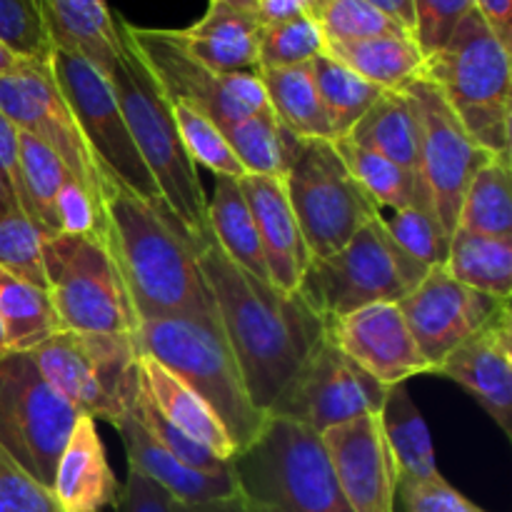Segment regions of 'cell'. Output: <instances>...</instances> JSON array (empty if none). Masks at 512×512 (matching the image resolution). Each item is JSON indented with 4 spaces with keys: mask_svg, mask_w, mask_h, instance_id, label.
<instances>
[{
    "mask_svg": "<svg viewBox=\"0 0 512 512\" xmlns=\"http://www.w3.org/2000/svg\"><path fill=\"white\" fill-rule=\"evenodd\" d=\"M458 228L493 238H512L510 155H493L480 165L465 188Z\"/></svg>",
    "mask_w": 512,
    "mask_h": 512,
    "instance_id": "cell-35",
    "label": "cell"
},
{
    "mask_svg": "<svg viewBox=\"0 0 512 512\" xmlns=\"http://www.w3.org/2000/svg\"><path fill=\"white\" fill-rule=\"evenodd\" d=\"M260 85L265 100L288 133L298 138L333 140L328 115L315 85L313 65H290V68H260Z\"/></svg>",
    "mask_w": 512,
    "mask_h": 512,
    "instance_id": "cell-29",
    "label": "cell"
},
{
    "mask_svg": "<svg viewBox=\"0 0 512 512\" xmlns=\"http://www.w3.org/2000/svg\"><path fill=\"white\" fill-rule=\"evenodd\" d=\"M508 303L458 283L445 268H430L398 308L430 373H435L468 335Z\"/></svg>",
    "mask_w": 512,
    "mask_h": 512,
    "instance_id": "cell-17",
    "label": "cell"
},
{
    "mask_svg": "<svg viewBox=\"0 0 512 512\" xmlns=\"http://www.w3.org/2000/svg\"><path fill=\"white\" fill-rule=\"evenodd\" d=\"M0 355H5V340H3V328H0Z\"/></svg>",
    "mask_w": 512,
    "mask_h": 512,
    "instance_id": "cell-59",
    "label": "cell"
},
{
    "mask_svg": "<svg viewBox=\"0 0 512 512\" xmlns=\"http://www.w3.org/2000/svg\"><path fill=\"white\" fill-rule=\"evenodd\" d=\"M55 225H58V233L105 240L103 200L95 198L85 185L68 175L55 195Z\"/></svg>",
    "mask_w": 512,
    "mask_h": 512,
    "instance_id": "cell-46",
    "label": "cell"
},
{
    "mask_svg": "<svg viewBox=\"0 0 512 512\" xmlns=\"http://www.w3.org/2000/svg\"><path fill=\"white\" fill-rule=\"evenodd\" d=\"M20 133V130H18ZM18 170H20V198L18 205L23 213L38 225L40 233H58L55 225V195L68 178L70 170L63 160L45 143L28 133L18 135Z\"/></svg>",
    "mask_w": 512,
    "mask_h": 512,
    "instance_id": "cell-36",
    "label": "cell"
},
{
    "mask_svg": "<svg viewBox=\"0 0 512 512\" xmlns=\"http://www.w3.org/2000/svg\"><path fill=\"white\" fill-rule=\"evenodd\" d=\"M140 385H143L145 395L153 400L155 410L168 423H173L188 438L198 440L200 445L213 450L225 463L235 458L238 450H235V443L230 440L225 425L220 423L213 408L193 388H188L178 375L165 370L148 355H140Z\"/></svg>",
    "mask_w": 512,
    "mask_h": 512,
    "instance_id": "cell-25",
    "label": "cell"
},
{
    "mask_svg": "<svg viewBox=\"0 0 512 512\" xmlns=\"http://www.w3.org/2000/svg\"><path fill=\"white\" fill-rule=\"evenodd\" d=\"M420 113L408 88L383 90L348 133L350 143L368 148L403 168L420 173Z\"/></svg>",
    "mask_w": 512,
    "mask_h": 512,
    "instance_id": "cell-27",
    "label": "cell"
},
{
    "mask_svg": "<svg viewBox=\"0 0 512 512\" xmlns=\"http://www.w3.org/2000/svg\"><path fill=\"white\" fill-rule=\"evenodd\" d=\"M198 260L250 403L270 415L325 340L328 323L300 293H283L230 263L213 238Z\"/></svg>",
    "mask_w": 512,
    "mask_h": 512,
    "instance_id": "cell-1",
    "label": "cell"
},
{
    "mask_svg": "<svg viewBox=\"0 0 512 512\" xmlns=\"http://www.w3.org/2000/svg\"><path fill=\"white\" fill-rule=\"evenodd\" d=\"M323 3H325V0H315V8L320 10V5H323Z\"/></svg>",
    "mask_w": 512,
    "mask_h": 512,
    "instance_id": "cell-60",
    "label": "cell"
},
{
    "mask_svg": "<svg viewBox=\"0 0 512 512\" xmlns=\"http://www.w3.org/2000/svg\"><path fill=\"white\" fill-rule=\"evenodd\" d=\"M13 205H18V200H15L13 190H10V185L5 183L3 175H0V213H5V210L13 208Z\"/></svg>",
    "mask_w": 512,
    "mask_h": 512,
    "instance_id": "cell-57",
    "label": "cell"
},
{
    "mask_svg": "<svg viewBox=\"0 0 512 512\" xmlns=\"http://www.w3.org/2000/svg\"><path fill=\"white\" fill-rule=\"evenodd\" d=\"M230 473L245 512H353L320 435L295 420L268 415L253 443L230 460Z\"/></svg>",
    "mask_w": 512,
    "mask_h": 512,
    "instance_id": "cell-5",
    "label": "cell"
},
{
    "mask_svg": "<svg viewBox=\"0 0 512 512\" xmlns=\"http://www.w3.org/2000/svg\"><path fill=\"white\" fill-rule=\"evenodd\" d=\"M55 48L75 50L103 75L123 50L118 20L105 0H40Z\"/></svg>",
    "mask_w": 512,
    "mask_h": 512,
    "instance_id": "cell-26",
    "label": "cell"
},
{
    "mask_svg": "<svg viewBox=\"0 0 512 512\" xmlns=\"http://www.w3.org/2000/svg\"><path fill=\"white\" fill-rule=\"evenodd\" d=\"M395 505L403 512H488L458 493L443 475L430 480H400Z\"/></svg>",
    "mask_w": 512,
    "mask_h": 512,
    "instance_id": "cell-49",
    "label": "cell"
},
{
    "mask_svg": "<svg viewBox=\"0 0 512 512\" xmlns=\"http://www.w3.org/2000/svg\"><path fill=\"white\" fill-rule=\"evenodd\" d=\"M43 238L20 205L0 213V268L45 288Z\"/></svg>",
    "mask_w": 512,
    "mask_h": 512,
    "instance_id": "cell-43",
    "label": "cell"
},
{
    "mask_svg": "<svg viewBox=\"0 0 512 512\" xmlns=\"http://www.w3.org/2000/svg\"><path fill=\"white\" fill-rule=\"evenodd\" d=\"M43 273L63 330L135 335L138 318L103 238L48 235L43 238Z\"/></svg>",
    "mask_w": 512,
    "mask_h": 512,
    "instance_id": "cell-10",
    "label": "cell"
},
{
    "mask_svg": "<svg viewBox=\"0 0 512 512\" xmlns=\"http://www.w3.org/2000/svg\"><path fill=\"white\" fill-rule=\"evenodd\" d=\"M133 413H135V418H138L140 423L150 430V435H153L160 445H165V448H168L170 453L180 460V463L188 465V468L200 470V473H208V475L230 473V463L220 460L213 450H208L205 445H200L198 440L188 438L183 430L175 428L173 423H168V420H165L163 415L155 410L153 400L145 395L143 385H140V395H138V400H135Z\"/></svg>",
    "mask_w": 512,
    "mask_h": 512,
    "instance_id": "cell-45",
    "label": "cell"
},
{
    "mask_svg": "<svg viewBox=\"0 0 512 512\" xmlns=\"http://www.w3.org/2000/svg\"><path fill=\"white\" fill-rule=\"evenodd\" d=\"M408 93L418 103L420 128V175L433 195L435 215L443 223L445 233L453 235L458 228L460 203L468 183L480 165L493 155L470 140L460 120L450 110L448 100L430 80L418 78L408 85Z\"/></svg>",
    "mask_w": 512,
    "mask_h": 512,
    "instance_id": "cell-15",
    "label": "cell"
},
{
    "mask_svg": "<svg viewBox=\"0 0 512 512\" xmlns=\"http://www.w3.org/2000/svg\"><path fill=\"white\" fill-rule=\"evenodd\" d=\"M373 8H378L380 13L388 15L390 20L400 25L405 33L413 35L415 30V10H413V0H368Z\"/></svg>",
    "mask_w": 512,
    "mask_h": 512,
    "instance_id": "cell-54",
    "label": "cell"
},
{
    "mask_svg": "<svg viewBox=\"0 0 512 512\" xmlns=\"http://www.w3.org/2000/svg\"><path fill=\"white\" fill-rule=\"evenodd\" d=\"M225 140L230 143L233 153L243 163L248 175H270V178H283L288 168L290 140L293 133L278 123L270 105L255 110L248 118L228 125L223 130Z\"/></svg>",
    "mask_w": 512,
    "mask_h": 512,
    "instance_id": "cell-38",
    "label": "cell"
},
{
    "mask_svg": "<svg viewBox=\"0 0 512 512\" xmlns=\"http://www.w3.org/2000/svg\"><path fill=\"white\" fill-rule=\"evenodd\" d=\"M50 493L63 512H103L118 500L120 485L88 415H80L60 453Z\"/></svg>",
    "mask_w": 512,
    "mask_h": 512,
    "instance_id": "cell-22",
    "label": "cell"
},
{
    "mask_svg": "<svg viewBox=\"0 0 512 512\" xmlns=\"http://www.w3.org/2000/svg\"><path fill=\"white\" fill-rule=\"evenodd\" d=\"M170 110H173L180 140H183L185 150L195 165H203V168L213 170L215 175H228V178L238 180L248 175L238 155L225 140L223 130L208 115L195 110L193 105L180 103V100H170Z\"/></svg>",
    "mask_w": 512,
    "mask_h": 512,
    "instance_id": "cell-39",
    "label": "cell"
},
{
    "mask_svg": "<svg viewBox=\"0 0 512 512\" xmlns=\"http://www.w3.org/2000/svg\"><path fill=\"white\" fill-rule=\"evenodd\" d=\"M338 153L343 155L345 165L358 180L360 188L373 198L378 210H405V208H420L433 210V195H430L428 185H425L423 175L415 170L403 168V165L393 163V160L383 158V155L373 153L368 148L350 143L348 138L333 140Z\"/></svg>",
    "mask_w": 512,
    "mask_h": 512,
    "instance_id": "cell-33",
    "label": "cell"
},
{
    "mask_svg": "<svg viewBox=\"0 0 512 512\" xmlns=\"http://www.w3.org/2000/svg\"><path fill=\"white\" fill-rule=\"evenodd\" d=\"M135 343L140 355H148L178 375L213 408L238 453L263 430L268 415L250 403L233 348L215 310L145 320L138 323Z\"/></svg>",
    "mask_w": 512,
    "mask_h": 512,
    "instance_id": "cell-4",
    "label": "cell"
},
{
    "mask_svg": "<svg viewBox=\"0 0 512 512\" xmlns=\"http://www.w3.org/2000/svg\"><path fill=\"white\" fill-rule=\"evenodd\" d=\"M43 378L95 423L118 428L140 395V350L135 335L63 333L30 353Z\"/></svg>",
    "mask_w": 512,
    "mask_h": 512,
    "instance_id": "cell-8",
    "label": "cell"
},
{
    "mask_svg": "<svg viewBox=\"0 0 512 512\" xmlns=\"http://www.w3.org/2000/svg\"><path fill=\"white\" fill-rule=\"evenodd\" d=\"M118 25L165 98L193 105L220 130L268 105L258 73H215L185 53L173 30L133 28L125 20Z\"/></svg>",
    "mask_w": 512,
    "mask_h": 512,
    "instance_id": "cell-13",
    "label": "cell"
},
{
    "mask_svg": "<svg viewBox=\"0 0 512 512\" xmlns=\"http://www.w3.org/2000/svg\"><path fill=\"white\" fill-rule=\"evenodd\" d=\"M303 15H313V18H318L315 0H260L258 5L260 25L285 23V20L303 18Z\"/></svg>",
    "mask_w": 512,
    "mask_h": 512,
    "instance_id": "cell-53",
    "label": "cell"
},
{
    "mask_svg": "<svg viewBox=\"0 0 512 512\" xmlns=\"http://www.w3.org/2000/svg\"><path fill=\"white\" fill-rule=\"evenodd\" d=\"M0 43L28 63L50 65L55 45L40 0H0Z\"/></svg>",
    "mask_w": 512,
    "mask_h": 512,
    "instance_id": "cell-42",
    "label": "cell"
},
{
    "mask_svg": "<svg viewBox=\"0 0 512 512\" xmlns=\"http://www.w3.org/2000/svg\"><path fill=\"white\" fill-rule=\"evenodd\" d=\"M105 243L123 278L138 323L185 313H213L215 303L198 260V245L178 220L103 178Z\"/></svg>",
    "mask_w": 512,
    "mask_h": 512,
    "instance_id": "cell-2",
    "label": "cell"
},
{
    "mask_svg": "<svg viewBox=\"0 0 512 512\" xmlns=\"http://www.w3.org/2000/svg\"><path fill=\"white\" fill-rule=\"evenodd\" d=\"M23 63H25L23 58H18L13 50H8L3 43H0V75L15 73V70H20V65Z\"/></svg>",
    "mask_w": 512,
    "mask_h": 512,
    "instance_id": "cell-56",
    "label": "cell"
},
{
    "mask_svg": "<svg viewBox=\"0 0 512 512\" xmlns=\"http://www.w3.org/2000/svg\"><path fill=\"white\" fill-rule=\"evenodd\" d=\"M383 218L385 228L393 235L395 243L405 250L413 260H418L425 268H445L450 253V235L445 233L443 223L433 210L405 208L390 210V215Z\"/></svg>",
    "mask_w": 512,
    "mask_h": 512,
    "instance_id": "cell-41",
    "label": "cell"
},
{
    "mask_svg": "<svg viewBox=\"0 0 512 512\" xmlns=\"http://www.w3.org/2000/svg\"><path fill=\"white\" fill-rule=\"evenodd\" d=\"M0 328H3L5 353H33L38 345L63 333L48 290L3 268H0Z\"/></svg>",
    "mask_w": 512,
    "mask_h": 512,
    "instance_id": "cell-32",
    "label": "cell"
},
{
    "mask_svg": "<svg viewBox=\"0 0 512 512\" xmlns=\"http://www.w3.org/2000/svg\"><path fill=\"white\" fill-rule=\"evenodd\" d=\"M320 440L350 510H398V470L378 415H363L328 428L320 433Z\"/></svg>",
    "mask_w": 512,
    "mask_h": 512,
    "instance_id": "cell-18",
    "label": "cell"
},
{
    "mask_svg": "<svg viewBox=\"0 0 512 512\" xmlns=\"http://www.w3.org/2000/svg\"><path fill=\"white\" fill-rule=\"evenodd\" d=\"M225 3L233 5V8H238V10H248V13H258L260 0H225Z\"/></svg>",
    "mask_w": 512,
    "mask_h": 512,
    "instance_id": "cell-58",
    "label": "cell"
},
{
    "mask_svg": "<svg viewBox=\"0 0 512 512\" xmlns=\"http://www.w3.org/2000/svg\"><path fill=\"white\" fill-rule=\"evenodd\" d=\"M438 375L468 390L512 438V313L503 305L443 360Z\"/></svg>",
    "mask_w": 512,
    "mask_h": 512,
    "instance_id": "cell-20",
    "label": "cell"
},
{
    "mask_svg": "<svg viewBox=\"0 0 512 512\" xmlns=\"http://www.w3.org/2000/svg\"><path fill=\"white\" fill-rule=\"evenodd\" d=\"M235 500H238V498H235ZM238 512H245L243 505H240V500H238Z\"/></svg>",
    "mask_w": 512,
    "mask_h": 512,
    "instance_id": "cell-61",
    "label": "cell"
},
{
    "mask_svg": "<svg viewBox=\"0 0 512 512\" xmlns=\"http://www.w3.org/2000/svg\"><path fill=\"white\" fill-rule=\"evenodd\" d=\"M170 498L160 485L128 465V478L115 500V512H170Z\"/></svg>",
    "mask_w": 512,
    "mask_h": 512,
    "instance_id": "cell-50",
    "label": "cell"
},
{
    "mask_svg": "<svg viewBox=\"0 0 512 512\" xmlns=\"http://www.w3.org/2000/svg\"><path fill=\"white\" fill-rule=\"evenodd\" d=\"M328 338L385 388L430 373L398 303H375L328 320Z\"/></svg>",
    "mask_w": 512,
    "mask_h": 512,
    "instance_id": "cell-19",
    "label": "cell"
},
{
    "mask_svg": "<svg viewBox=\"0 0 512 512\" xmlns=\"http://www.w3.org/2000/svg\"><path fill=\"white\" fill-rule=\"evenodd\" d=\"M170 512H238V500L233 498H223V500H213V503H198V505H188V503H170Z\"/></svg>",
    "mask_w": 512,
    "mask_h": 512,
    "instance_id": "cell-55",
    "label": "cell"
},
{
    "mask_svg": "<svg viewBox=\"0 0 512 512\" xmlns=\"http://www.w3.org/2000/svg\"><path fill=\"white\" fill-rule=\"evenodd\" d=\"M310 65H313L315 85H318L330 130H333V140L348 138L355 123L368 113V108L378 100L383 90L360 78L348 65H343L328 53L313 58Z\"/></svg>",
    "mask_w": 512,
    "mask_h": 512,
    "instance_id": "cell-37",
    "label": "cell"
},
{
    "mask_svg": "<svg viewBox=\"0 0 512 512\" xmlns=\"http://www.w3.org/2000/svg\"><path fill=\"white\" fill-rule=\"evenodd\" d=\"M445 270L458 283L490 295L510 300L512 295V238L470 233L455 228L450 235V253Z\"/></svg>",
    "mask_w": 512,
    "mask_h": 512,
    "instance_id": "cell-34",
    "label": "cell"
},
{
    "mask_svg": "<svg viewBox=\"0 0 512 512\" xmlns=\"http://www.w3.org/2000/svg\"><path fill=\"white\" fill-rule=\"evenodd\" d=\"M325 53L380 90L408 88L423 75L425 65V55L410 35H375L350 43H330L325 45Z\"/></svg>",
    "mask_w": 512,
    "mask_h": 512,
    "instance_id": "cell-30",
    "label": "cell"
},
{
    "mask_svg": "<svg viewBox=\"0 0 512 512\" xmlns=\"http://www.w3.org/2000/svg\"><path fill=\"white\" fill-rule=\"evenodd\" d=\"M0 113L20 130L48 145L75 180L100 198L98 165L75 125L68 103L55 85L50 65L28 63L0 75Z\"/></svg>",
    "mask_w": 512,
    "mask_h": 512,
    "instance_id": "cell-16",
    "label": "cell"
},
{
    "mask_svg": "<svg viewBox=\"0 0 512 512\" xmlns=\"http://www.w3.org/2000/svg\"><path fill=\"white\" fill-rule=\"evenodd\" d=\"M510 58V50L473 8L448 43L425 58L420 75L443 93L470 140L490 155H510Z\"/></svg>",
    "mask_w": 512,
    "mask_h": 512,
    "instance_id": "cell-6",
    "label": "cell"
},
{
    "mask_svg": "<svg viewBox=\"0 0 512 512\" xmlns=\"http://www.w3.org/2000/svg\"><path fill=\"white\" fill-rule=\"evenodd\" d=\"M385 395L388 388L353 363L325 333L270 415L303 423L320 435L348 420L378 415Z\"/></svg>",
    "mask_w": 512,
    "mask_h": 512,
    "instance_id": "cell-14",
    "label": "cell"
},
{
    "mask_svg": "<svg viewBox=\"0 0 512 512\" xmlns=\"http://www.w3.org/2000/svg\"><path fill=\"white\" fill-rule=\"evenodd\" d=\"M378 418L385 443L393 455L395 470H398V483L400 480L440 478L433 438H430V430L418 405L405 390V383L388 388Z\"/></svg>",
    "mask_w": 512,
    "mask_h": 512,
    "instance_id": "cell-31",
    "label": "cell"
},
{
    "mask_svg": "<svg viewBox=\"0 0 512 512\" xmlns=\"http://www.w3.org/2000/svg\"><path fill=\"white\" fill-rule=\"evenodd\" d=\"M80 413L43 378L30 353L0 355V448L43 488Z\"/></svg>",
    "mask_w": 512,
    "mask_h": 512,
    "instance_id": "cell-12",
    "label": "cell"
},
{
    "mask_svg": "<svg viewBox=\"0 0 512 512\" xmlns=\"http://www.w3.org/2000/svg\"><path fill=\"white\" fill-rule=\"evenodd\" d=\"M50 73L98 165L100 178L115 180L145 203L168 210L153 175L135 148L108 78L83 55L65 48H53Z\"/></svg>",
    "mask_w": 512,
    "mask_h": 512,
    "instance_id": "cell-11",
    "label": "cell"
},
{
    "mask_svg": "<svg viewBox=\"0 0 512 512\" xmlns=\"http://www.w3.org/2000/svg\"><path fill=\"white\" fill-rule=\"evenodd\" d=\"M283 183L310 260L333 255L380 213L333 140L293 135Z\"/></svg>",
    "mask_w": 512,
    "mask_h": 512,
    "instance_id": "cell-9",
    "label": "cell"
},
{
    "mask_svg": "<svg viewBox=\"0 0 512 512\" xmlns=\"http://www.w3.org/2000/svg\"><path fill=\"white\" fill-rule=\"evenodd\" d=\"M0 512H63L48 488L0 448Z\"/></svg>",
    "mask_w": 512,
    "mask_h": 512,
    "instance_id": "cell-48",
    "label": "cell"
},
{
    "mask_svg": "<svg viewBox=\"0 0 512 512\" xmlns=\"http://www.w3.org/2000/svg\"><path fill=\"white\" fill-rule=\"evenodd\" d=\"M240 188L258 228L270 283L283 293H298L310 255L293 208H290L283 178L245 175L240 178Z\"/></svg>",
    "mask_w": 512,
    "mask_h": 512,
    "instance_id": "cell-21",
    "label": "cell"
},
{
    "mask_svg": "<svg viewBox=\"0 0 512 512\" xmlns=\"http://www.w3.org/2000/svg\"><path fill=\"white\" fill-rule=\"evenodd\" d=\"M208 225L213 243L218 245L220 253L230 263L238 265L245 273L255 275L258 280L270 283L258 228H255V220L250 215L248 203H245L238 178L215 175L213 198H208Z\"/></svg>",
    "mask_w": 512,
    "mask_h": 512,
    "instance_id": "cell-28",
    "label": "cell"
},
{
    "mask_svg": "<svg viewBox=\"0 0 512 512\" xmlns=\"http://www.w3.org/2000/svg\"><path fill=\"white\" fill-rule=\"evenodd\" d=\"M473 8L512 53V0H473Z\"/></svg>",
    "mask_w": 512,
    "mask_h": 512,
    "instance_id": "cell-52",
    "label": "cell"
},
{
    "mask_svg": "<svg viewBox=\"0 0 512 512\" xmlns=\"http://www.w3.org/2000/svg\"><path fill=\"white\" fill-rule=\"evenodd\" d=\"M318 23L325 45L350 43L375 35H410L395 20L373 8L368 0H325L318 10Z\"/></svg>",
    "mask_w": 512,
    "mask_h": 512,
    "instance_id": "cell-44",
    "label": "cell"
},
{
    "mask_svg": "<svg viewBox=\"0 0 512 512\" xmlns=\"http://www.w3.org/2000/svg\"><path fill=\"white\" fill-rule=\"evenodd\" d=\"M120 38L123 50L105 78L113 88L135 148L163 195L165 208L200 250L213 235L208 225V198L200 185L198 168L180 140L170 100L128 43L123 30Z\"/></svg>",
    "mask_w": 512,
    "mask_h": 512,
    "instance_id": "cell-3",
    "label": "cell"
},
{
    "mask_svg": "<svg viewBox=\"0 0 512 512\" xmlns=\"http://www.w3.org/2000/svg\"><path fill=\"white\" fill-rule=\"evenodd\" d=\"M18 128L0 113V175L13 190L15 200L20 198V170H18Z\"/></svg>",
    "mask_w": 512,
    "mask_h": 512,
    "instance_id": "cell-51",
    "label": "cell"
},
{
    "mask_svg": "<svg viewBox=\"0 0 512 512\" xmlns=\"http://www.w3.org/2000/svg\"><path fill=\"white\" fill-rule=\"evenodd\" d=\"M123 438L125 455H128V465L153 480L155 485L165 490L175 503H213V500L233 498L235 483L233 473L225 475H208L200 470L188 468L180 463L165 445L150 435V430L130 413L123 423L115 428Z\"/></svg>",
    "mask_w": 512,
    "mask_h": 512,
    "instance_id": "cell-24",
    "label": "cell"
},
{
    "mask_svg": "<svg viewBox=\"0 0 512 512\" xmlns=\"http://www.w3.org/2000/svg\"><path fill=\"white\" fill-rule=\"evenodd\" d=\"M323 53V30H320L318 18H313V15L285 20V23L263 25V30H260V68H290V65H303Z\"/></svg>",
    "mask_w": 512,
    "mask_h": 512,
    "instance_id": "cell-40",
    "label": "cell"
},
{
    "mask_svg": "<svg viewBox=\"0 0 512 512\" xmlns=\"http://www.w3.org/2000/svg\"><path fill=\"white\" fill-rule=\"evenodd\" d=\"M258 13L238 10L225 0H210L208 13L185 30H173L188 55L215 73H258Z\"/></svg>",
    "mask_w": 512,
    "mask_h": 512,
    "instance_id": "cell-23",
    "label": "cell"
},
{
    "mask_svg": "<svg viewBox=\"0 0 512 512\" xmlns=\"http://www.w3.org/2000/svg\"><path fill=\"white\" fill-rule=\"evenodd\" d=\"M413 10V40L428 58L448 43L460 20L473 10V0H413Z\"/></svg>",
    "mask_w": 512,
    "mask_h": 512,
    "instance_id": "cell-47",
    "label": "cell"
},
{
    "mask_svg": "<svg viewBox=\"0 0 512 512\" xmlns=\"http://www.w3.org/2000/svg\"><path fill=\"white\" fill-rule=\"evenodd\" d=\"M425 275L378 213L333 255L310 260L298 293L328 323L375 303H400Z\"/></svg>",
    "mask_w": 512,
    "mask_h": 512,
    "instance_id": "cell-7",
    "label": "cell"
}]
</instances>
